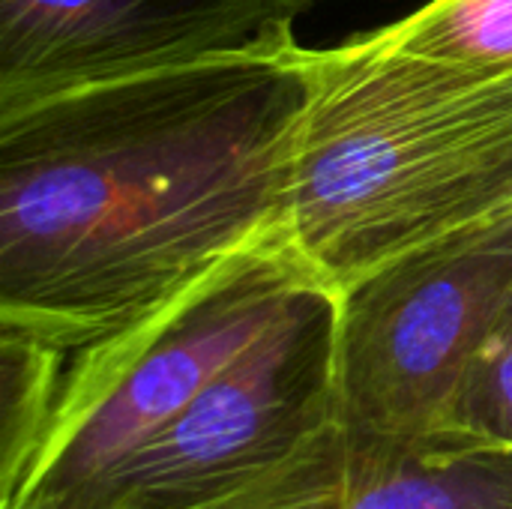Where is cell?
I'll use <instances>...</instances> for the list:
<instances>
[{"label": "cell", "mask_w": 512, "mask_h": 509, "mask_svg": "<svg viewBox=\"0 0 512 509\" xmlns=\"http://www.w3.org/2000/svg\"><path fill=\"white\" fill-rule=\"evenodd\" d=\"M306 48L0 114V330L63 357L282 234Z\"/></svg>", "instance_id": "obj_1"}, {"label": "cell", "mask_w": 512, "mask_h": 509, "mask_svg": "<svg viewBox=\"0 0 512 509\" xmlns=\"http://www.w3.org/2000/svg\"><path fill=\"white\" fill-rule=\"evenodd\" d=\"M282 237L333 291L512 213V72L429 60L381 30L306 48Z\"/></svg>", "instance_id": "obj_2"}, {"label": "cell", "mask_w": 512, "mask_h": 509, "mask_svg": "<svg viewBox=\"0 0 512 509\" xmlns=\"http://www.w3.org/2000/svg\"><path fill=\"white\" fill-rule=\"evenodd\" d=\"M321 282L282 234L222 261L117 336L63 357L6 509H60L162 432L219 372Z\"/></svg>", "instance_id": "obj_3"}, {"label": "cell", "mask_w": 512, "mask_h": 509, "mask_svg": "<svg viewBox=\"0 0 512 509\" xmlns=\"http://www.w3.org/2000/svg\"><path fill=\"white\" fill-rule=\"evenodd\" d=\"M512 297V213L411 249L336 291V423L360 444L435 447Z\"/></svg>", "instance_id": "obj_4"}, {"label": "cell", "mask_w": 512, "mask_h": 509, "mask_svg": "<svg viewBox=\"0 0 512 509\" xmlns=\"http://www.w3.org/2000/svg\"><path fill=\"white\" fill-rule=\"evenodd\" d=\"M336 423V291L312 282L162 432L60 509H183Z\"/></svg>", "instance_id": "obj_5"}, {"label": "cell", "mask_w": 512, "mask_h": 509, "mask_svg": "<svg viewBox=\"0 0 512 509\" xmlns=\"http://www.w3.org/2000/svg\"><path fill=\"white\" fill-rule=\"evenodd\" d=\"M312 0H0V114L165 69L276 54Z\"/></svg>", "instance_id": "obj_6"}, {"label": "cell", "mask_w": 512, "mask_h": 509, "mask_svg": "<svg viewBox=\"0 0 512 509\" xmlns=\"http://www.w3.org/2000/svg\"><path fill=\"white\" fill-rule=\"evenodd\" d=\"M213 509H512V447H375L333 423Z\"/></svg>", "instance_id": "obj_7"}, {"label": "cell", "mask_w": 512, "mask_h": 509, "mask_svg": "<svg viewBox=\"0 0 512 509\" xmlns=\"http://www.w3.org/2000/svg\"><path fill=\"white\" fill-rule=\"evenodd\" d=\"M381 36L429 60L512 72V0H429Z\"/></svg>", "instance_id": "obj_8"}, {"label": "cell", "mask_w": 512, "mask_h": 509, "mask_svg": "<svg viewBox=\"0 0 512 509\" xmlns=\"http://www.w3.org/2000/svg\"><path fill=\"white\" fill-rule=\"evenodd\" d=\"M512 447V297L474 354L435 447Z\"/></svg>", "instance_id": "obj_9"}]
</instances>
